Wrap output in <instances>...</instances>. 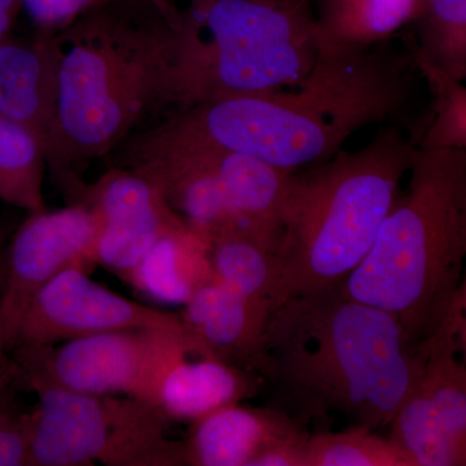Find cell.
<instances>
[{"label": "cell", "mask_w": 466, "mask_h": 466, "mask_svg": "<svg viewBox=\"0 0 466 466\" xmlns=\"http://www.w3.org/2000/svg\"><path fill=\"white\" fill-rule=\"evenodd\" d=\"M33 413L0 408V466H27Z\"/></svg>", "instance_id": "cell-26"}, {"label": "cell", "mask_w": 466, "mask_h": 466, "mask_svg": "<svg viewBox=\"0 0 466 466\" xmlns=\"http://www.w3.org/2000/svg\"><path fill=\"white\" fill-rule=\"evenodd\" d=\"M415 67L424 76L433 94V108L419 146L421 150L466 149V88L428 60L413 45L407 43Z\"/></svg>", "instance_id": "cell-24"}, {"label": "cell", "mask_w": 466, "mask_h": 466, "mask_svg": "<svg viewBox=\"0 0 466 466\" xmlns=\"http://www.w3.org/2000/svg\"><path fill=\"white\" fill-rule=\"evenodd\" d=\"M262 377L214 357L184 323L150 333L148 358L135 400L170 422H195L217 408L257 397Z\"/></svg>", "instance_id": "cell-10"}, {"label": "cell", "mask_w": 466, "mask_h": 466, "mask_svg": "<svg viewBox=\"0 0 466 466\" xmlns=\"http://www.w3.org/2000/svg\"><path fill=\"white\" fill-rule=\"evenodd\" d=\"M45 142L26 126L0 118V200L30 214L46 210Z\"/></svg>", "instance_id": "cell-20"}, {"label": "cell", "mask_w": 466, "mask_h": 466, "mask_svg": "<svg viewBox=\"0 0 466 466\" xmlns=\"http://www.w3.org/2000/svg\"><path fill=\"white\" fill-rule=\"evenodd\" d=\"M263 355L271 407L315 431H332L339 421L388 428L425 363L421 345L397 319L339 288L276 306Z\"/></svg>", "instance_id": "cell-2"}, {"label": "cell", "mask_w": 466, "mask_h": 466, "mask_svg": "<svg viewBox=\"0 0 466 466\" xmlns=\"http://www.w3.org/2000/svg\"><path fill=\"white\" fill-rule=\"evenodd\" d=\"M32 410L27 466H183V441L148 404L124 395L82 394L27 380Z\"/></svg>", "instance_id": "cell-8"}, {"label": "cell", "mask_w": 466, "mask_h": 466, "mask_svg": "<svg viewBox=\"0 0 466 466\" xmlns=\"http://www.w3.org/2000/svg\"><path fill=\"white\" fill-rule=\"evenodd\" d=\"M179 314L148 308L92 280L79 267H67L27 306L9 352L15 357L91 334L122 329L177 328Z\"/></svg>", "instance_id": "cell-11"}, {"label": "cell", "mask_w": 466, "mask_h": 466, "mask_svg": "<svg viewBox=\"0 0 466 466\" xmlns=\"http://www.w3.org/2000/svg\"><path fill=\"white\" fill-rule=\"evenodd\" d=\"M109 2L112 0H20V7L42 34L50 35Z\"/></svg>", "instance_id": "cell-25"}, {"label": "cell", "mask_w": 466, "mask_h": 466, "mask_svg": "<svg viewBox=\"0 0 466 466\" xmlns=\"http://www.w3.org/2000/svg\"><path fill=\"white\" fill-rule=\"evenodd\" d=\"M20 9V0H0V43L7 41Z\"/></svg>", "instance_id": "cell-28"}, {"label": "cell", "mask_w": 466, "mask_h": 466, "mask_svg": "<svg viewBox=\"0 0 466 466\" xmlns=\"http://www.w3.org/2000/svg\"><path fill=\"white\" fill-rule=\"evenodd\" d=\"M97 219L85 202L30 214L9 249L0 296V350L9 352L18 324L35 294L67 267L95 266ZM11 354V352H9Z\"/></svg>", "instance_id": "cell-12"}, {"label": "cell", "mask_w": 466, "mask_h": 466, "mask_svg": "<svg viewBox=\"0 0 466 466\" xmlns=\"http://www.w3.org/2000/svg\"><path fill=\"white\" fill-rule=\"evenodd\" d=\"M118 149L116 167L143 175L193 231L238 233L275 254L291 173L225 149Z\"/></svg>", "instance_id": "cell-7"}, {"label": "cell", "mask_w": 466, "mask_h": 466, "mask_svg": "<svg viewBox=\"0 0 466 466\" xmlns=\"http://www.w3.org/2000/svg\"><path fill=\"white\" fill-rule=\"evenodd\" d=\"M317 56L314 0H189L173 18L167 106L289 90Z\"/></svg>", "instance_id": "cell-6"}, {"label": "cell", "mask_w": 466, "mask_h": 466, "mask_svg": "<svg viewBox=\"0 0 466 466\" xmlns=\"http://www.w3.org/2000/svg\"><path fill=\"white\" fill-rule=\"evenodd\" d=\"M157 329V328H156ZM152 329L91 334L14 357L21 379L91 395L135 397L146 367Z\"/></svg>", "instance_id": "cell-14"}, {"label": "cell", "mask_w": 466, "mask_h": 466, "mask_svg": "<svg viewBox=\"0 0 466 466\" xmlns=\"http://www.w3.org/2000/svg\"><path fill=\"white\" fill-rule=\"evenodd\" d=\"M165 2L173 3V5H175V2H177V0H165Z\"/></svg>", "instance_id": "cell-29"}, {"label": "cell", "mask_w": 466, "mask_h": 466, "mask_svg": "<svg viewBox=\"0 0 466 466\" xmlns=\"http://www.w3.org/2000/svg\"><path fill=\"white\" fill-rule=\"evenodd\" d=\"M213 279L208 238L184 225L153 244L127 283L152 299L184 306Z\"/></svg>", "instance_id": "cell-19"}, {"label": "cell", "mask_w": 466, "mask_h": 466, "mask_svg": "<svg viewBox=\"0 0 466 466\" xmlns=\"http://www.w3.org/2000/svg\"><path fill=\"white\" fill-rule=\"evenodd\" d=\"M183 441L189 466H251L254 460L287 441L306 440V426L274 407L232 403L192 422Z\"/></svg>", "instance_id": "cell-15"}, {"label": "cell", "mask_w": 466, "mask_h": 466, "mask_svg": "<svg viewBox=\"0 0 466 466\" xmlns=\"http://www.w3.org/2000/svg\"><path fill=\"white\" fill-rule=\"evenodd\" d=\"M269 314V309L213 279L193 293L179 315L214 357L263 379V336Z\"/></svg>", "instance_id": "cell-16"}, {"label": "cell", "mask_w": 466, "mask_h": 466, "mask_svg": "<svg viewBox=\"0 0 466 466\" xmlns=\"http://www.w3.org/2000/svg\"><path fill=\"white\" fill-rule=\"evenodd\" d=\"M208 241L214 280L272 311L275 254L238 233H218Z\"/></svg>", "instance_id": "cell-21"}, {"label": "cell", "mask_w": 466, "mask_h": 466, "mask_svg": "<svg viewBox=\"0 0 466 466\" xmlns=\"http://www.w3.org/2000/svg\"><path fill=\"white\" fill-rule=\"evenodd\" d=\"M415 69L410 52L392 54L379 46L318 52L297 87L177 110L131 135L124 147L231 150L294 173L333 157L361 128L403 115Z\"/></svg>", "instance_id": "cell-1"}, {"label": "cell", "mask_w": 466, "mask_h": 466, "mask_svg": "<svg viewBox=\"0 0 466 466\" xmlns=\"http://www.w3.org/2000/svg\"><path fill=\"white\" fill-rule=\"evenodd\" d=\"M85 202L97 219L95 266L127 283L131 272L156 241L186 225L143 175L115 167L87 187Z\"/></svg>", "instance_id": "cell-13"}, {"label": "cell", "mask_w": 466, "mask_h": 466, "mask_svg": "<svg viewBox=\"0 0 466 466\" xmlns=\"http://www.w3.org/2000/svg\"><path fill=\"white\" fill-rule=\"evenodd\" d=\"M424 0H314L318 52L376 47L415 23Z\"/></svg>", "instance_id": "cell-18"}, {"label": "cell", "mask_w": 466, "mask_h": 466, "mask_svg": "<svg viewBox=\"0 0 466 466\" xmlns=\"http://www.w3.org/2000/svg\"><path fill=\"white\" fill-rule=\"evenodd\" d=\"M425 363L392 417L389 440L416 466L466 465V285L435 332L420 342Z\"/></svg>", "instance_id": "cell-9"}, {"label": "cell", "mask_w": 466, "mask_h": 466, "mask_svg": "<svg viewBox=\"0 0 466 466\" xmlns=\"http://www.w3.org/2000/svg\"><path fill=\"white\" fill-rule=\"evenodd\" d=\"M177 9L165 0H112L50 34L55 97L46 162L73 202L87 188L79 171L167 106Z\"/></svg>", "instance_id": "cell-3"}, {"label": "cell", "mask_w": 466, "mask_h": 466, "mask_svg": "<svg viewBox=\"0 0 466 466\" xmlns=\"http://www.w3.org/2000/svg\"><path fill=\"white\" fill-rule=\"evenodd\" d=\"M18 379H21V375L16 360L9 352L0 350V406H3L9 389Z\"/></svg>", "instance_id": "cell-27"}, {"label": "cell", "mask_w": 466, "mask_h": 466, "mask_svg": "<svg viewBox=\"0 0 466 466\" xmlns=\"http://www.w3.org/2000/svg\"><path fill=\"white\" fill-rule=\"evenodd\" d=\"M305 466H416L389 437L361 426L309 433Z\"/></svg>", "instance_id": "cell-23"}, {"label": "cell", "mask_w": 466, "mask_h": 466, "mask_svg": "<svg viewBox=\"0 0 466 466\" xmlns=\"http://www.w3.org/2000/svg\"><path fill=\"white\" fill-rule=\"evenodd\" d=\"M55 97L50 35L0 43V118L26 126L45 142Z\"/></svg>", "instance_id": "cell-17"}, {"label": "cell", "mask_w": 466, "mask_h": 466, "mask_svg": "<svg viewBox=\"0 0 466 466\" xmlns=\"http://www.w3.org/2000/svg\"><path fill=\"white\" fill-rule=\"evenodd\" d=\"M413 45L451 78H466V0H424Z\"/></svg>", "instance_id": "cell-22"}, {"label": "cell", "mask_w": 466, "mask_h": 466, "mask_svg": "<svg viewBox=\"0 0 466 466\" xmlns=\"http://www.w3.org/2000/svg\"><path fill=\"white\" fill-rule=\"evenodd\" d=\"M407 189L339 289L389 312L420 343L437 329L466 257V149H415Z\"/></svg>", "instance_id": "cell-5"}, {"label": "cell", "mask_w": 466, "mask_h": 466, "mask_svg": "<svg viewBox=\"0 0 466 466\" xmlns=\"http://www.w3.org/2000/svg\"><path fill=\"white\" fill-rule=\"evenodd\" d=\"M415 149L390 126L361 149H341L290 174L275 251L274 309L290 297L339 288L360 265L400 196Z\"/></svg>", "instance_id": "cell-4"}]
</instances>
